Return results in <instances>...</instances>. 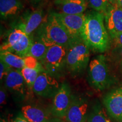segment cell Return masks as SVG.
<instances>
[{
  "mask_svg": "<svg viewBox=\"0 0 122 122\" xmlns=\"http://www.w3.org/2000/svg\"><path fill=\"white\" fill-rule=\"evenodd\" d=\"M81 39L95 52L103 53L110 49L111 39L105 24L104 15L96 11L86 14Z\"/></svg>",
  "mask_w": 122,
  "mask_h": 122,
  "instance_id": "obj_1",
  "label": "cell"
},
{
  "mask_svg": "<svg viewBox=\"0 0 122 122\" xmlns=\"http://www.w3.org/2000/svg\"><path fill=\"white\" fill-rule=\"evenodd\" d=\"M39 38L49 47L58 45L68 48L77 40L73 39L53 13L43 25Z\"/></svg>",
  "mask_w": 122,
  "mask_h": 122,
  "instance_id": "obj_2",
  "label": "cell"
},
{
  "mask_svg": "<svg viewBox=\"0 0 122 122\" xmlns=\"http://www.w3.org/2000/svg\"><path fill=\"white\" fill-rule=\"evenodd\" d=\"M88 79L92 86L99 91L107 89L115 82V77L111 74L106 58L103 55H98L91 61Z\"/></svg>",
  "mask_w": 122,
  "mask_h": 122,
  "instance_id": "obj_3",
  "label": "cell"
},
{
  "mask_svg": "<svg viewBox=\"0 0 122 122\" xmlns=\"http://www.w3.org/2000/svg\"><path fill=\"white\" fill-rule=\"evenodd\" d=\"M90 59V49L82 39L77 40L68 48L66 69L72 75L83 72Z\"/></svg>",
  "mask_w": 122,
  "mask_h": 122,
  "instance_id": "obj_4",
  "label": "cell"
},
{
  "mask_svg": "<svg viewBox=\"0 0 122 122\" xmlns=\"http://www.w3.org/2000/svg\"><path fill=\"white\" fill-rule=\"evenodd\" d=\"M68 49L63 46L54 45L49 47L41 62L44 71L50 75L57 76L66 68V57Z\"/></svg>",
  "mask_w": 122,
  "mask_h": 122,
  "instance_id": "obj_5",
  "label": "cell"
},
{
  "mask_svg": "<svg viewBox=\"0 0 122 122\" xmlns=\"http://www.w3.org/2000/svg\"><path fill=\"white\" fill-rule=\"evenodd\" d=\"M33 39L23 32L22 30L14 28L10 33L7 41L1 45V51H7L23 58L28 56Z\"/></svg>",
  "mask_w": 122,
  "mask_h": 122,
  "instance_id": "obj_6",
  "label": "cell"
},
{
  "mask_svg": "<svg viewBox=\"0 0 122 122\" xmlns=\"http://www.w3.org/2000/svg\"><path fill=\"white\" fill-rule=\"evenodd\" d=\"M58 19L68 35L74 40L81 39V33L84 25L86 14H66L52 13Z\"/></svg>",
  "mask_w": 122,
  "mask_h": 122,
  "instance_id": "obj_7",
  "label": "cell"
},
{
  "mask_svg": "<svg viewBox=\"0 0 122 122\" xmlns=\"http://www.w3.org/2000/svg\"><path fill=\"white\" fill-rule=\"evenodd\" d=\"M73 96L67 84H62L53 97L51 112L56 118L64 119L72 101Z\"/></svg>",
  "mask_w": 122,
  "mask_h": 122,
  "instance_id": "obj_8",
  "label": "cell"
},
{
  "mask_svg": "<svg viewBox=\"0 0 122 122\" xmlns=\"http://www.w3.org/2000/svg\"><path fill=\"white\" fill-rule=\"evenodd\" d=\"M60 86L55 77L45 71H42L37 76L32 90L38 96L51 98L55 96Z\"/></svg>",
  "mask_w": 122,
  "mask_h": 122,
  "instance_id": "obj_9",
  "label": "cell"
},
{
  "mask_svg": "<svg viewBox=\"0 0 122 122\" xmlns=\"http://www.w3.org/2000/svg\"><path fill=\"white\" fill-rule=\"evenodd\" d=\"M103 102L110 117L116 122H122V88H115L108 92Z\"/></svg>",
  "mask_w": 122,
  "mask_h": 122,
  "instance_id": "obj_10",
  "label": "cell"
},
{
  "mask_svg": "<svg viewBox=\"0 0 122 122\" xmlns=\"http://www.w3.org/2000/svg\"><path fill=\"white\" fill-rule=\"evenodd\" d=\"M103 15L110 39L122 33V8L118 4H111Z\"/></svg>",
  "mask_w": 122,
  "mask_h": 122,
  "instance_id": "obj_11",
  "label": "cell"
},
{
  "mask_svg": "<svg viewBox=\"0 0 122 122\" xmlns=\"http://www.w3.org/2000/svg\"><path fill=\"white\" fill-rule=\"evenodd\" d=\"M88 102L84 98L72 97L70 106L66 114V122H87Z\"/></svg>",
  "mask_w": 122,
  "mask_h": 122,
  "instance_id": "obj_12",
  "label": "cell"
},
{
  "mask_svg": "<svg viewBox=\"0 0 122 122\" xmlns=\"http://www.w3.org/2000/svg\"><path fill=\"white\" fill-rule=\"evenodd\" d=\"M44 13L41 10H36L25 13L15 25V28L22 30L28 36L41 26L44 22Z\"/></svg>",
  "mask_w": 122,
  "mask_h": 122,
  "instance_id": "obj_13",
  "label": "cell"
},
{
  "mask_svg": "<svg viewBox=\"0 0 122 122\" xmlns=\"http://www.w3.org/2000/svg\"><path fill=\"white\" fill-rule=\"evenodd\" d=\"M26 85L20 70L13 68L5 77L6 87L15 95L24 96Z\"/></svg>",
  "mask_w": 122,
  "mask_h": 122,
  "instance_id": "obj_14",
  "label": "cell"
},
{
  "mask_svg": "<svg viewBox=\"0 0 122 122\" xmlns=\"http://www.w3.org/2000/svg\"><path fill=\"white\" fill-rule=\"evenodd\" d=\"M59 13L66 14H84L87 7L86 0H55Z\"/></svg>",
  "mask_w": 122,
  "mask_h": 122,
  "instance_id": "obj_15",
  "label": "cell"
},
{
  "mask_svg": "<svg viewBox=\"0 0 122 122\" xmlns=\"http://www.w3.org/2000/svg\"><path fill=\"white\" fill-rule=\"evenodd\" d=\"M22 114L30 122H47L52 118L51 112L35 105H28L22 107Z\"/></svg>",
  "mask_w": 122,
  "mask_h": 122,
  "instance_id": "obj_16",
  "label": "cell"
},
{
  "mask_svg": "<svg viewBox=\"0 0 122 122\" xmlns=\"http://www.w3.org/2000/svg\"><path fill=\"white\" fill-rule=\"evenodd\" d=\"M23 8L20 0H0V14L2 19L15 16Z\"/></svg>",
  "mask_w": 122,
  "mask_h": 122,
  "instance_id": "obj_17",
  "label": "cell"
},
{
  "mask_svg": "<svg viewBox=\"0 0 122 122\" xmlns=\"http://www.w3.org/2000/svg\"><path fill=\"white\" fill-rule=\"evenodd\" d=\"M0 59L14 69L21 70L24 67V58L7 51H1Z\"/></svg>",
  "mask_w": 122,
  "mask_h": 122,
  "instance_id": "obj_18",
  "label": "cell"
},
{
  "mask_svg": "<svg viewBox=\"0 0 122 122\" xmlns=\"http://www.w3.org/2000/svg\"><path fill=\"white\" fill-rule=\"evenodd\" d=\"M48 48V46L39 37L36 40H33L28 56L34 57L41 62L45 57Z\"/></svg>",
  "mask_w": 122,
  "mask_h": 122,
  "instance_id": "obj_19",
  "label": "cell"
},
{
  "mask_svg": "<svg viewBox=\"0 0 122 122\" xmlns=\"http://www.w3.org/2000/svg\"><path fill=\"white\" fill-rule=\"evenodd\" d=\"M87 122H112L105 109L100 105H96L92 108L88 115Z\"/></svg>",
  "mask_w": 122,
  "mask_h": 122,
  "instance_id": "obj_20",
  "label": "cell"
},
{
  "mask_svg": "<svg viewBox=\"0 0 122 122\" xmlns=\"http://www.w3.org/2000/svg\"><path fill=\"white\" fill-rule=\"evenodd\" d=\"M20 71L27 86L29 89L32 90L33 85L37 76H39L40 73L42 71L36 68L26 66H24Z\"/></svg>",
  "mask_w": 122,
  "mask_h": 122,
  "instance_id": "obj_21",
  "label": "cell"
},
{
  "mask_svg": "<svg viewBox=\"0 0 122 122\" xmlns=\"http://www.w3.org/2000/svg\"><path fill=\"white\" fill-rule=\"evenodd\" d=\"M111 63L122 77V47H115L110 53Z\"/></svg>",
  "mask_w": 122,
  "mask_h": 122,
  "instance_id": "obj_22",
  "label": "cell"
},
{
  "mask_svg": "<svg viewBox=\"0 0 122 122\" xmlns=\"http://www.w3.org/2000/svg\"><path fill=\"white\" fill-rule=\"evenodd\" d=\"M88 5L94 11L104 14L111 6L109 0H87Z\"/></svg>",
  "mask_w": 122,
  "mask_h": 122,
  "instance_id": "obj_23",
  "label": "cell"
},
{
  "mask_svg": "<svg viewBox=\"0 0 122 122\" xmlns=\"http://www.w3.org/2000/svg\"><path fill=\"white\" fill-rule=\"evenodd\" d=\"M12 69L13 68L9 66L7 64L4 63L2 61H0V79H1V81H2V79L6 77Z\"/></svg>",
  "mask_w": 122,
  "mask_h": 122,
  "instance_id": "obj_24",
  "label": "cell"
},
{
  "mask_svg": "<svg viewBox=\"0 0 122 122\" xmlns=\"http://www.w3.org/2000/svg\"><path fill=\"white\" fill-rule=\"evenodd\" d=\"M112 43L115 47H122V33L116 36L113 39H111V44Z\"/></svg>",
  "mask_w": 122,
  "mask_h": 122,
  "instance_id": "obj_25",
  "label": "cell"
},
{
  "mask_svg": "<svg viewBox=\"0 0 122 122\" xmlns=\"http://www.w3.org/2000/svg\"><path fill=\"white\" fill-rule=\"evenodd\" d=\"M6 92L4 88H1L0 91V104L1 105H5L6 100Z\"/></svg>",
  "mask_w": 122,
  "mask_h": 122,
  "instance_id": "obj_26",
  "label": "cell"
},
{
  "mask_svg": "<svg viewBox=\"0 0 122 122\" xmlns=\"http://www.w3.org/2000/svg\"><path fill=\"white\" fill-rule=\"evenodd\" d=\"M13 122H30L27 120L26 119H25L23 117V115L22 116H18V117H16L14 119V120H13Z\"/></svg>",
  "mask_w": 122,
  "mask_h": 122,
  "instance_id": "obj_27",
  "label": "cell"
},
{
  "mask_svg": "<svg viewBox=\"0 0 122 122\" xmlns=\"http://www.w3.org/2000/svg\"><path fill=\"white\" fill-rule=\"evenodd\" d=\"M47 122H65V120L62 119L56 118V117H54V118H52L50 119L49 120H48Z\"/></svg>",
  "mask_w": 122,
  "mask_h": 122,
  "instance_id": "obj_28",
  "label": "cell"
},
{
  "mask_svg": "<svg viewBox=\"0 0 122 122\" xmlns=\"http://www.w3.org/2000/svg\"><path fill=\"white\" fill-rule=\"evenodd\" d=\"M118 1L119 0H109L110 3L112 5L116 4H118Z\"/></svg>",
  "mask_w": 122,
  "mask_h": 122,
  "instance_id": "obj_29",
  "label": "cell"
},
{
  "mask_svg": "<svg viewBox=\"0 0 122 122\" xmlns=\"http://www.w3.org/2000/svg\"><path fill=\"white\" fill-rule=\"evenodd\" d=\"M118 5L122 8V0H119V1H118Z\"/></svg>",
  "mask_w": 122,
  "mask_h": 122,
  "instance_id": "obj_30",
  "label": "cell"
},
{
  "mask_svg": "<svg viewBox=\"0 0 122 122\" xmlns=\"http://www.w3.org/2000/svg\"><path fill=\"white\" fill-rule=\"evenodd\" d=\"M0 122H7L6 120L5 119H4L1 118V121H0Z\"/></svg>",
  "mask_w": 122,
  "mask_h": 122,
  "instance_id": "obj_31",
  "label": "cell"
},
{
  "mask_svg": "<svg viewBox=\"0 0 122 122\" xmlns=\"http://www.w3.org/2000/svg\"><path fill=\"white\" fill-rule=\"evenodd\" d=\"M33 2H39V1H42V0H32Z\"/></svg>",
  "mask_w": 122,
  "mask_h": 122,
  "instance_id": "obj_32",
  "label": "cell"
},
{
  "mask_svg": "<svg viewBox=\"0 0 122 122\" xmlns=\"http://www.w3.org/2000/svg\"></svg>",
  "mask_w": 122,
  "mask_h": 122,
  "instance_id": "obj_33",
  "label": "cell"
}]
</instances>
